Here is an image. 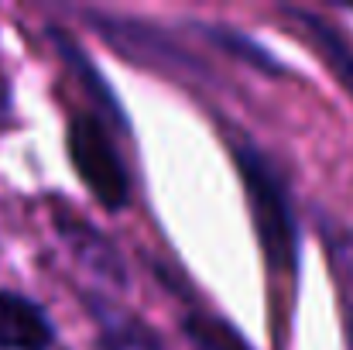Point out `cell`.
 Listing matches in <instances>:
<instances>
[{
    "mask_svg": "<svg viewBox=\"0 0 353 350\" xmlns=\"http://www.w3.org/2000/svg\"><path fill=\"white\" fill-rule=\"evenodd\" d=\"M230 158L236 165V179L243 186V200L250 210V224L257 233L261 254L274 275H285L288 282H299L302 264V227L292 200L288 175L281 165L247 134L230 130L227 137Z\"/></svg>",
    "mask_w": 353,
    "mask_h": 350,
    "instance_id": "obj_1",
    "label": "cell"
},
{
    "mask_svg": "<svg viewBox=\"0 0 353 350\" xmlns=\"http://www.w3.org/2000/svg\"><path fill=\"white\" fill-rule=\"evenodd\" d=\"M65 151L79 182L93 193V200L120 213L130 203V172L123 165L114 141V127L97 110H76L65 120Z\"/></svg>",
    "mask_w": 353,
    "mask_h": 350,
    "instance_id": "obj_2",
    "label": "cell"
},
{
    "mask_svg": "<svg viewBox=\"0 0 353 350\" xmlns=\"http://www.w3.org/2000/svg\"><path fill=\"white\" fill-rule=\"evenodd\" d=\"M83 21L110 45L123 52V59L172 72V76H210V69L189 52L182 48L172 31L158 28L154 21L144 17H130V14H114V10H83Z\"/></svg>",
    "mask_w": 353,
    "mask_h": 350,
    "instance_id": "obj_3",
    "label": "cell"
},
{
    "mask_svg": "<svg viewBox=\"0 0 353 350\" xmlns=\"http://www.w3.org/2000/svg\"><path fill=\"white\" fill-rule=\"evenodd\" d=\"M52 227L62 237V244L69 247V254L97 278L110 282V285H127V264L114 247V240L100 227H93L90 220H83L79 213H72L69 206H55L52 210Z\"/></svg>",
    "mask_w": 353,
    "mask_h": 350,
    "instance_id": "obj_4",
    "label": "cell"
},
{
    "mask_svg": "<svg viewBox=\"0 0 353 350\" xmlns=\"http://www.w3.org/2000/svg\"><path fill=\"white\" fill-rule=\"evenodd\" d=\"M48 41L55 45L59 59L65 62V69L79 79L83 93L90 97V110H97L110 127H120L123 134H130V117L123 110L120 97L114 93V86L107 83V76L100 72V66L86 55V48H83L65 28H59V24H48Z\"/></svg>",
    "mask_w": 353,
    "mask_h": 350,
    "instance_id": "obj_5",
    "label": "cell"
},
{
    "mask_svg": "<svg viewBox=\"0 0 353 350\" xmlns=\"http://www.w3.org/2000/svg\"><path fill=\"white\" fill-rule=\"evenodd\" d=\"M55 347H59V330H55L48 309L17 289H0V350Z\"/></svg>",
    "mask_w": 353,
    "mask_h": 350,
    "instance_id": "obj_6",
    "label": "cell"
},
{
    "mask_svg": "<svg viewBox=\"0 0 353 350\" xmlns=\"http://www.w3.org/2000/svg\"><path fill=\"white\" fill-rule=\"evenodd\" d=\"M83 306L97 323V347L100 350H165L161 337L120 302L107 299L103 292H83Z\"/></svg>",
    "mask_w": 353,
    "mask_h": 350,
    "instance_id": "obj_7",
    "label": "cell"
},
{
    "mask_svg": "<svg viewBox=\"0 0 353 350\" xmlns=\"http://www.w3.org/2000/svg\"><path fill=\"white\" fill-rule=\"evenodd\" d=\"M285 14L302 28L305 41L316 48V55L326 62V69L336 76V83L347 90V97L353 100V38L333 24L330 17L316 14V10H305V7H285Z\"/></svg>",
    "mask_w": 353,
    "mask_h": 350,
    "instance_id": "obj_8",
    "label": "cell"
},
{
    "mask_svg": "<svg viewBox=\"0 0 353 350\" xmlns=\"http://www.w3.org/2000/svg\"><path fill=\"white\" fill-rule=\"evenodd\" d=\"M192 31L196 35H203L216 52H223V55H230L234 62H243V66H250V69H257V72H264V76H285L288 69L271 55V48L268 45H261L254 35H247V31H240L234 24H220V21H192Z\"/></svg>",
    "mask_w": 353,
    "mask_h": 350,
    "instance_id": "obj_9",
    "label": "cell"
},
{
    "mask_svg": "<svg viewBox=\"0 0 353 350\" xmlns=\"http://www.w3.org/2000/svg\"><path fill=\"white\" fill-rule=\"evenodd\" d=\"M179 330L192 344V350H254L247 344V337L236 330L227 316L210 313V309H189V313H182Z\"/></svg>",
    "mask_w": 353,
    "mask_h": 350,
    "instance_id": "obj_10",
    "label": "cell"
},
{
    "mask_svg": "<svg viewBox=\"0 0 353 350\" xmlns=\"http://www.w3.org/2000/svg\"><path fill=\"white\" fill-rule=\"evenodd\" d=\"M323 240H326V254L333 261L336 285H340L343 340H347V350H353V233L333 227V220H323Z\"/></svg>",
    "mask_w": 353,
    "mask_h": 350,
    "instance_id": "obj_11",
    "label": "cell"
}]
</instances>
